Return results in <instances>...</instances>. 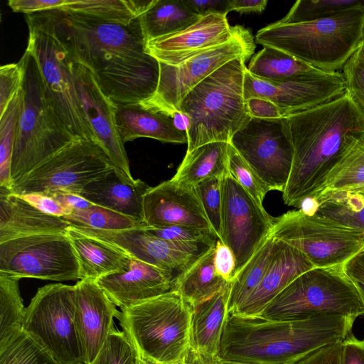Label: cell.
I'll list each match as a JSON object with an SVG mask.
<instances>
[{
	"mask_svg": "<svg viewBox=\"0 0 364 364\" xmlns=\"http://www.w3.org/2000/svg\"><path fill=\"white\" fill-rule=\"evenodd\" d=\"M271 236L300 251L318 268L343 266L364 250L362 230L300 209L274 218Z\"/></svg>",
	"mask_w": 364,
	"mask_h": 364,
	"instance_id": "30bf717a",
	"label": "cell"
},
{
	"mask_svg": "<svg viewBox=\"0 0 364 364\" xmlns=\"http://www.w3.org/2000/svg\"><path fill=\"white\" fill-rule=\"evenodd\" d=\"M323 314L357 318L364 303L343 266L314 267L294 279L259 316L272 321H297Z\"/></svg>",
	"mask_w": 364,
	"mask_h": 364,
	"instance_id": "ba28073f",
	"label": "cell"
},
{
	"mask_svg": "<svg viewBox=\"0 0 364 364\" xmlns=\"http://www.w3.org/2000/svg\"><path fill=\"white\" fill-rule=\"evenodd\" d=\"M181 364H210V360L191 348Z\"/></svg>",
	"mask_w": 364,
	"mask_h": 364,
	"instance_id": "91938a15",
	"label": "cell"
},
{
	"mask_svg": "<svg viewBox=\"0 0 364 364\" xmlns=\"http://www.w3.org/2000/svg\"><path fill=\"white\" fill-rule=\"evenodd\" d=\"M247 70L257 77L278 81L318 70L278 49L264 47L253 55Z\"/></svg>",
	"mask_w": 364,
	"mask_h": 364,
	"instance_id": "e575fe53",
	"label": "cell"
},
{
	"mask_svg": "<svg viewBox=\"0 0 364 364\" xmlns=\"http://www.w3.org/2000/svg\"><path fill=\"white\" fill-rule=\"evenodd\" d=\"M227 15L210 14L178 32L149 41L146 52L159 63L176 65L191 57L225 43L236 26H230Z\"/></svg>",
	"mask_w": 364,
	"mask_h": 364,
	"instance_id": "d6986e66",
	"label": "cell"
},
{
	"mask_svg": "<svg viewBox=\"0 0 364 364\" xmlns=\"http://www.w3.org/2000/svg\"><path fill=\"white\" fill-rule=\"evenodd\" d=\"M75 285L50 284L38 289L26 309L23 330L58 364L85 363L75 324Z\"/></svg>",
	"mask_w": 364,
	"mask_h": 364,
	"instance_id": "8fae6325",
	"label": "cell"
},
{
	"mask_svg": "<svg viewBox=\"0 0 364 364\" xmlns=\"http://www.w3.org/2000/svg\"><path fill=\"white\" fill-rule=\"evenodd\" d=\"M21 58L25 67L22 86L24 100L12 156V186L80 139L73 134L55 110L34 55L26 48Z\"/></svg>",
	"mask_w": 364,
	"mask_h": 364,
	"instance_id": "8992f818",
	"label": "cell"
},
{
	"mask_svg": "<svg viewBox=\"0 0 364 364\" xmlns=\"http://www.w3.org/2000/svg\"><path fill=\"white\" fill-rule=\"evenodd\" d=\"M355 319L342 314H323L282 321L228 313L218 359L245 364H291L348 337Z\"/></svg>",
	"mask_w": 364,
	"mask_h": 364,
	"instance_id": "3957f363",
	"label": "cell"
},
{
	"mask_svg": "<svg viewBox=\"0 0 364 364\" xmlns=\"http://www.w3.org/2000/svg\"><path fill=\"white\" fill-rule=\"evenodd\" d=\"M230 144L270 191H284L293 161V148L285 117H252L232 136Z\"/></svg>",
	"mask_w": 364,
	"mask_h": 364,
	"instance_id": "9a60e30c",
	"label": "cell"
},
{
	"mask_svg": "<svg viewBox=\"0 0 364 364\" xmlns=\"http://www.w3.org/2000/svg\"><path fill=\"white\" fill-rule=\"evenodd\" d=\"M96 280L109 299L121 309L175 290L172 274L134 258L124 270Z\"/></svg>",
	"mask_w": 364,
	"mask_h": 364,
	"instance_id": "7402d4cb",
	"label": "cell"
},
{
	"mask_svg": "<svg viewBox=\"0 0 364 364\" xmlns=\"http://www.w3.org/2000/svg\"><path fill=\"white\" fill-rule=\"evenodd\" d=\"M146 229L156 237L181 243L210 242L216 243L218 238L211 231L186 225H167L146 227Z\"/></svg>",
	"mask_w": 364,
	"mask_h": 364,
	"instance_id": "bcb514c9",
	"label": "cell"
},
{
	"mask_svg": "<svg viewBox=\"0 0 364 364\" xmlns=\"http://www.w3.org/2000/svg\"><path fill=\"white\" fill-rule=\"evenodd\" d=\"M114 168L100 146L79 139L14 183L11 192L16 195L32 193L80 195L85 186Z\"/></svg>",
	"mask_w": 364,
	"mask_h": 364,
	"instance_id": "4fadbf2b",
	"label": "cell"
},
{
	"mask_svg": "<svg viewBox=\"0 0 364 364\" xmlns=\"http://www.w3.org/2000/svg\"><path fill=\"white\" fill-rule=\"evenodd\" d=\"M210 364H245V363L227 362V361L220 360L219 359H215V360H213V361H210Z\"/></svg>",
	"mask_w": 364,
	"mask_h": 364,
	"instance_id": "be15d7a7",
	"label": "cell"
},
{
	"mask_svg": "<svg viewBox=\"0 0 364 364\" xmlns=\"http://www.w3.org/2000/svg\"><path fill=\"white\" fill-rule=\"evenodd\" d=\"M171 117L177 129L183 132H187L189 125V119L187 116L181 112L176 111L172 114Z\"/></svg>",
	"mask_w": 364,
	"mask_h": 364,
	"instance_id": "94428289",
	"label": "cell"
},
{
	"mask_svg": "<svg viewBox=\"0 0 364 364\" xmlns=\"http://www.w3.org/2000/svg\"><path fill=\"white\" fill-rule=\"evenodd\" d=\"M116 122L122 143L140 137L164 142L188 143L186 132L175 126L173 117L138 104L117 105Z\"/></svg>",
	"mask_w": 364,
	"mask_h": 364,
	"instance_id": "484cf974",
	"label": "cell"
},
{
	"mask_svg": "<svg viewBox=\"0 0 364 364\" xmlns=\"http://www.w3.org/2000/svg\"><path fill=\"white\" fill-rule=\"evenodd\" d=\"M247 59L229 61L192 89L182 100L179 112L189 119L188 149L224 141L252 118L243 95Z\"/></svg>",
	"mask_w": 364,
	"mask_h": 364,
	"instance_id": "5b68a950",
	"label": "cell"
},
{
	"mask_svg": "<svg viewBox=\"0 0 364 364\" xmlns=\"http://www.w3.org/2000/svg\"><path fill=\"white\" fill-rule=\"evenodd\" d=\"M343 340L324 346L291 364H341Z\"/></svg>",
	"mask_w": 364,
	"mask_h": 364,
	"instance_id": "681fc988",
	"label": "cell"
},
{
	"mask_svg": "<svg viewBox=\"0 0 364 364\" xmlns=\"http://www.w3.org/2000/svg\"><path fill=\"white\" fill-rule=\"evenodd\" d=\"M187 5L198 16L210 14L227 15L230 0H185Z\"/></svg>",
	"mask_w": 364,
	"mask_h": 364,
	"instance_id": "11a10c76",
	"label": "cell"
},
{
	"mask_svg": "<svg viewBox=\"0 0 364 364\" xmlns=\"http://www.w3.org/2000/svg\"><path fill=\"white\" fill-rule=\"evenodd\" d=\"M75 324L83 351L85 363L97 355L120 311L96 279H82L75 284Z\"/></svg>",
	"mask_w": 364,
	"mask_h": 364,
	"instance_id": "44dd1931",
	"label": "cell"
},
{
	"mask_svg": "<svg viewBox=\"0 0 364 364\" xmlns=\"http://www.w3.org/2000/svg\"><path fill=\"white\" fill-rule=\"evenodd\" d=\"M364 38V5L299 23L279 20L257 31L264 47L282 50L323 72H338Z\"/></svg>",
	"mask_w": 364,
	"mask_h": 364,
	"instance_id": "277c9868",
	"label": "cell"
},
{
	"mask_svg": "<svg viewBox=\"0 0 364 364\" xmlns=\"http://www.w3.org/2000/svg\"><path fill=\"white\" fill-rule=\"evenodd\" d=\"M157 0H66L58 10L105 21L130 25Z\"/></svg>",
	"mask_w": 364,
	"mask_h": 364,
	"instance_id": "1f68e13d",
	"label": "cell"
},
{
	"mask_svg": "<svg viewBox=\"0 0 364 364\" xmlns=\"http://www.w3.org/2000/svg\"><path fill=\"white\" fill-rule=\"evenodd\" d=\"M222 178H208L195 186L206 217L218 240L221 236Z\"/></svg>",
	"mask_w": 364,
	"mask_h": 364,
	"instance_id": "ee69618b",
	"label": "cell"
},
{
	"mask_svg": "<svg viewBox=\"0 0 364 364\" xmlns=\"http://www.w3.org/2000/svg\"><path fill=\"white\" fill-rule=\"evenodd\" d=\"M0 364H58L23 330L0 342Z\"/></svg>",
	"mask_w": 364,
	"mask_h": 364,
	"instance_id": "f35d334b",
	"label": "cell"
},
{
	"mask_svg": "<svg viewBox=\"0 0 364 364\" xmlns=\"http://www.w3.org/2000/svg\"><path fill=\"white\" fill-rule=\"evenodd\" d=\"M360 188H364V138L349 150L330 173L321 193Z\"/></svg>",
	"mask_w": 364,
	"mask_h": 364,
	"instance_id": "ab89813d",
	"label": "cell"
},
{
	"mask_svg": "<svg viewBox=\"0 0 364 364\" xmlns=\"http://www.w3.org/2000/svg\"><path fill=\"white\" fill-rule=\"evenodd\" d=\"M118 317L142 357L181 364L191 349L193 309L176 290L122 309Z\"/></svg>",
	"mask_w": 364,
	"mask_h": 364,
	"instance_id": "52a82bcc",
	"label": "cell"
},
{
	"mask_svg": "<svg viewBox=\"0 0 364 364\" xmlns=\"http://www.w3.org/2000/svg\"><path fill=\"white\" fill-rule=\"evenodd\" d=\"M150 188L142 180L132 179L114 168L85 186L80 196L92 204L144 223V198Z\"/></svg>",
	"mask_w": 364,
	"mask_h": 364,
	"instance_id": "cb8c5ba5",
	"label": "cell"
},
{
	"mask_svg": "<svg viewBox=\"0 0 364 364\" xmlns=\"http://www.w3.org/2000/svg\"><path fill=\"white\" fill-rule=\"evenodd\" d=\"M362 5L364 0H299L280 20L287 23L319 20Z\"/></svg>",
	"mask_w": 364,
	"mask_h": 364,
	"instance_id": "60d3db41",
	"label": "cell"
},
{
	"mask_svg": "<svg viewBox=\"0 0 364 364\" xmlns=\"http://www.w3.org/2000/svg\"><path fill=\"white\" fill-rule=\"evenodd\" d=\"M18 196L39 210L50 215L63 218L71 214L73 210L61 205L48 193H32Z\"/></svg>",
	"mask_w": 364,
	"mask_h": 364,
	"instance_id": "c3c4849f",
	"label": "cell"
},
{
	"mask_svg": "<svg viewBox=\"0 0 364 364\" xmlns=\"http://www.w3.org/2000/svg\"><path fill=\"white\" fill-rule=\"evenodd\" d=\"M228 143L215 141L187 151L174 176L175 182L196 186L210 178H223L228 174Z\"/></svg>",
	"mask_w": 364,
	"mask_h": 364,
	"instance_id": "f1b7e54d",
	"label": "cell"
},
{
	"mask_svg": "<svg viewBox=\"0 0 364 364\" xmlns=\"http://www.w3.org/2000/svg\"><path fill=\"white\" fill-rule=\"evenodd\" d=\"M141 355L127 334L114 327L90 364H140Z\"/></svg>",
	"mask_w": 364,
	"mask_h": 364,
	"instance_id": "b9f144b4",
	"label": "cell"
},
{
	"mask_svg": "<svg viewBox=\"0 0 364 364\" xmlns=\"http://www.w3.org/2000/svg\"><path fill=\"white\" fill-rule=\"evenodd\" d=\"M48 12L71 62L89 69L114 104H138L154 95L159 63L146 52L139 17L124 25L58 10Z\"/></svg>",
	"mask_w": 364,
	"mask_h": 364,
	"instance_id": "6da1fadb",
	"label": "cell"
},
{
	"mask_svg": "<svg viewBox=\"0 0 364 364\" xmlns=\"http://www.w3.org/2000/svg\"><path fill=\"white\" fill-rule=\"evenodd\" d=\"M361 46H362L363 48L364 49V38H363V43H362Z\"/></svg>",
	"mask_w": 364,
	"mask_h": 364,
	"instance_id": "03108f58",
	"label": "cell"
},
{
	"mask_svg": "<svg viewBox=\"0 0 364 364\" xmlns=\"http://www.w3.org/2000/svg\"><path fill=\"white\" fill-rule=\"evenodd\" d=\"M140 364H159L141 355Z\"/></svg>",
	"mask_w": 364,
	"mask_h": 364,
	"instance_id": "e7e4bbea",
	"label": "cell"
},
{
	"mask_svg": "<svg viewBox=\"0 0 364 364\" xmlns=\"http://www.w3.org/2000/svg\"><path fill=\"white\" fill-rule=\"evenodd\" d=\"M63 218L71 226L102 230H122L147 227L132 218L95 204L87 208L73 210L71 214Z\"/></svg>",
	"mask_w": 364,
	"mask_h": 364,
	"instance_id": "74e56055",
	"label": "cell"
},
{
	"mask_svg": "<svg viewBox=\"0 0 364 364\" xmlns=\"http://www.w3.org/2000/svg\"><path fill=\"white\" fill-rule=\"evenodd\" d=\"M230 287L192 307L191 348L210 361L218 359Z\"/></svg>",
	"mask_w": 364,
	"mask_h": 364,
	"instance_id": "4316f807",
	"label": "cell"
},
{
	"mask_svg": "<svg viewBox=\"0 0 364 364\" xmlns=\"http://www.w3.org/2000/svg\"><path fill=\"white\" fill-rule=\"evenodd\" d=\"M222 198L219 240L233 254L235 275L271 235L274 218L229 173L222 178Z\"/></svg>",
	"mask_w": 364,
	"mask_h": 364,
	"instance_id": "2e32d148",
	"label": "cell"
},
{
	"mask_svg": "<svg viewBox=\"0 0 364 364\" xmlns=\"http://www.w3.org/2000/svg\"><path fill=\"white\" fill-rule=\"evenodd\" d=\"M255 50L251 32L236 26L233 36L224 44L200 52L176 65L159 62L156 90L149 99L139 104L171 116L179 112L182 100L197 85L229 61L240 58L247 60Z\"/></svg>",
	"mask_w": 364,
	"mask_h": 364,
	"instance_id": "7c38bea8",
	"label": "cell"
},
{
	"mask_svg": "<svg viewBox=\"0 0 364 364\" xmlns=\"http://www.w3.org/2000/svg\"><path fill=\"white\" fill-rule=\"evenodd\" d=\"M279 241L271 235L230 282L228 313H235L263 279L278 249Z\"/></svg>",
	"mask_w": 364,
	"mask_h": 364,
	"instance_id": "d6a6232c",
	"label": "cell"
},
{
	"mask_svg": "<svg viewBox=\"0 0 364 364\" xmlns=\"http://www.w3.org/2000/svg\"><path fill=\"white\" fill-rule=\"evenodd\" d=\"M285 118L293 161L282 198L299 208L305 199L321 193L330 173L364 138V117L345 94Z\"/></svg>",
	"mask_w": 364,
	"mask_h": 364,
	"instance_id": "7a4b0ae2",
	"label": "cell"
},
{
	"mask_svg": "<svg viewBox=\"0 0 364 364\" xmlns=\"http://www.w3.org/2000/svg\"><path fill=\"white\" fill-rule=\"evenodd\" d=\"M200 17L185 0H157L139 19L146 43L181 31Z\"/></svg>",
	"mask_w": 364,
	"mask_h": 364,
	"instance_id": "4dcf8cb0",
	"label": "cell"
},
{
	"mask_svg": "<svg viewBox=\"0 0 364 364\" xmlns=\"http://www.w3.org/2000/svg\"><path fill=\"white\" fill-rule=\"evenodd\" d=\"M228 168L234 179L261 205L269 187L257 175L235 149L228 143Z\"/></svg>",
	"mask_w": 364,
	"mask_h": 364,
	"instance_id": "7bdbcfd3",
	"label": "cell"
},
{
	"mask_svg": "<svg viewBox=\"0 0 364 364\" xmlns=\"http://www.w3.org/2000/svg\"><path fill=\"white\" fill-rule=\"evenodd\" d=\"M346 92L342 73L318 71L278 80L255 77L246 68L243 95L267 99L274 102L283 116L311 109L343 96Z\"/></svg>",
	"mask_w": 364,
	"mask_h": 364,
	"instance_id": "e0dca14e",
	"label": "cell"
},
{
	"mask_svg": "<svg viewBox=\"0 0 364 364\" xmlns=\"http://www.w3.org/2000/svg\"><path fill=\"white\" fill-rule=\"evenodd\" d=\"M65 0H9V7L17 13L32 14L59 10Z\"/></svg>",
	"mask_w": 364,
	"mask_h": 364,
	"instance_id": "f907efd6",
	"label": "cell"
},
{
	"mask_svg": "<svg viewBox=\"0 0 364 364\" xmlns=\"http://www.w3.org/2000/svg\"><path fill=\"white\" fill-rule=\"evenodd\" d=\"M214 261L218 274L231 282L235 275V257L231 250L219 240L215 245Z\"/></svg>",
	"mask_w": 364,
	"mask_h": 364,
	"instance_id": "816d5d0a",
	"label": "cell"
},
{
	"mask_svg": "<svg viewBox=\"0 0 364 364\" xmlns=\"http://www.w3.org/2000/svg\"><path fill=\"white\" fill-rule=\"evenodd\" d=\"M25 76L23 60L16 63L4 65L0 68V115H1L16 93L22 88Z\"/></svg>",
	"mask_w": 364,
	"mask_h": 364,
	"instance_id": "7dc6e473",
	"label": "cell"
},
{
	"mask_svg": "<svg viewBox=\"0 0 364 364\" xmlns=\"http://www.w3.org/2000/svg\"><path fill=\"white\" fill-rule=\"evenodd\" d=\"M355 285L361 299L364 303V279L362 278H350Z\"/></svg>",
	"mask_w": 364,
	"mask_h": 364,
	"instance_id": "6125c7cd",
	"label": "cell"
},
{
	"mask_svg": "<svg viewBox=\"0 0 364 364\" xmlns=\"http://www.w3.org/2000/svg\"><path fill=\"white\" fill-rule=\"evenodd\" d=\"M144 222L151 228L186 225L215 233L196 187L181 185L172 179L151 187L146 193Z\"/></svg>",
	"mask_w": 364,
	"mask_h": 364,
	"instance_id": "ffe728a7",
	"label": "cell"
},
{
	"mask_svg": "<svg viewBox=\"0 0 364 364\" xmlns=\"http://www.w3.org/2000/svg\"><path fill=\"white\" fill-rule=\"evenodd\" d=\"M70 227L63 218L48 215L0 187V243L37 235H67Z\"/></svg>",
	"mask_w": 364,
	"mask_h": 364,
	"instance_id": "603a6c76",
	"label": "cell"
},
{
	"mask_svg": "<svg viewBox=\"0 0 364 364\" xmlns=\"http://www.w3.org/2000/svg\"><path fill=\"white\" fill-rule=\"evenodd\" d=\"M26 21V48L36 58L55 110L73 134L98 145L78 98L68 51L55 33L49 12L27 14Z\"/></svg>",
	"mask_w": 364,
	"mask_h": 364,
	"instance_id": "9c48e42d",
	"label": "cell"
},
{
	"mask_svg": "<svg viewBox=\"0 0 364 364\" xmlns=\"http://www.w3.org/2000/svg\"><path fill=\"white\" fill-rule=\"evenodd\" d=\"M341 364H364V340L352 334L343 340Z\"/></svg>",
	"mask_w": 364,
	"mask_h": 364,
	"instance_id": "db71d44e",
	"label": "cell"
},
{
	"mask_svg": "<svg viewBox=\"0 0 364 364\" xmlns=\"http://www.w3.org/2000/svg\"><path fill=\"white\" fill-rule=\"evenodd\" d=\"M0 274L56 282L80 279L77 257L64 234L32 235L0 243Z\"/></svg>",
	"mask_w": 364,
	"mask_h": 364,
	"instance_id": "5bb4252c",
	"label": "cell"
},
{
	"mask_svg": "<svg viewBox=\"0 0 364 364\" xmlns=\"http://www.w3.org/2000/svg\"><path fill=\"white\" fill-rule=\"evenodd\" d=\"M81 364H85V363H81Z\"/></svg>",
	"mask_w": 364,
	"mask_h": 364,
	"instance_id": "003e7915",
	"label": "cell"
},
{
	"mask_svg": "<svg viewBox=\"0 0 364 364\" xmlns=\"http://www.w3.org/2000/svg\"><path fill=\"white\" fill-rule=\"evenodd\" d=\"M314 199L312 213L364 232V188L325 191Z\"/></svg>",
	"mask_w": 364,
	"mask_h": 364,
	"instance_id": "836d02e7",
	"label": "cell"
},
{
	"mask_svg": "<svg viewBox=\"0 0 364 364\" xmlns=\"http://www.w3.org/2000/svg\"><path fill=\"white\" fill-rule=\"evenodd\" d=\"M71 70L82 111L98 145L115 168L133 179L124 145L117 129V105L102 92L89 69L71 62Z\"/></svg>",
	"mask_w": 364,
	"mask_h": 364,
	"instance_id": "ac0fdd59",
	"label": "cell"
},
{
	"mask_svg": "<svg viewBox=\"0 0 364 364\" xmlns=\"http://www.w3.org/2000/svg\"><path fill=\"white\" fill-rule=\"evenodd\" d=\"M343 267L350 278L364 279V250L352 257Z\"/></svg>",
	"mask_w": 364,
	"mask_h": 364,
	"instance_id": "680465c9",
	"label": "cell"
},
{
	"mask_svg": "<svg viewBox=\"0 0 364 364\" xmlns=\"http://www.w3.org/2000/svg\"><path fill=\"white\" fill-rule=\"evenodd\" d=\"M279 241L278 249L261 283L233 314L259 316L294 279L314 267L300 251Z\"/></svg>",
	"mask_w": 364,
	"mask_h": 364,
	"instance_id": "d4e9b609",
	"label": "cell"
},
{
	"mask_svg": "<svg viewBox=\"0 0 364 364\" xmlns=\"http://www.w3.org/2000/svg\"><path fill=\"white\" fill-rule=\"evenodd\" d=\"M19 280L0 274V342L23 331L26 308L21 296Z\"/></svg>",
	"mask_w": 364,
	"mask_h": 364,
	"instance_id": "8d00e7d4",
	"label": "cell"
},
{
	"mask_svg": "<svg viewBox=\"0 0 364 364\" xmlns=\"http://www.w3.org/2000/svg\"><path fill=\"white\" fill-rule=\"evenodd\" d=\"M346 94L364 117V49L362 46L342 68Z\"/></svg>",
	"mask_w": 364,
	"mask_h": 364,
	"instance_id": "f6af8a7d",
	"label": "cell"
},
{
	"mask_svg": "<svg viewBox=\"0 0 364 364\" xmlns=\"http://www.w3.org/2000/svg\"><path fill=\"white\" fill-rule=\"evenodd\" d=\"M267 0H230L229 12L235 11L238 13H260L267 4Z\"/></svg>",
	"mask_w": 364,
	"mask_h": 364,
	"instance_id": "9f6ffc18",
	"label": "cell"
},
{
	"mask_svg": "<svg viewBox=\"0 0 364 364\" xmlns=\"http://www.w3.org/2000/svg\"><path fill=\"white\" fill-rule=\"evenodd\" d=\"M246 105L251 117L262 119H277L284 118L281 109L272 101L252 97L247 100Z\"/></svg>",
	"mask_w": 364,
	"mask_h": 364,
	"instance_id": "f5cc1de1",
	"label": "cell"
},
{
	"mask_svg": "<svg viewBox=\"0 0 364 364\" xmlns=\"http://www.w3.org/2000/svg\"><path fill=\"white\" fill-rule=\"evenodd\" d=\"M55 198L61 205L73 210L84 209L92 205L80 195L68 193H48Z\"/></svg>",
	"mask_w": 364,
	"mask_h": 364,
	"instance_id": "6f0895ef",
	"label": "cell"
},
{
	"mask_svg": "<svg viewBox=\"0 0 364 364\" xmlns=\"http://www.w3.org/2000/svg\"><path fill=\"white\" fill-rule=\"evenodd\" d=\"M214 259L215 246L175 279V290L191 307L230 285L216 272Z\"/></svg>",
	"mask_w": 364,
	"mask_h": 364,
	"instance_id": "f546056e",
	"label": "cell"
},
{
	"mask_svg": "<svg viewBox=\"0 0 364 364\" xmlns=\"http://www.w3.org/2000/svg\"><path fill=\"white\" fill-rule=\"evenodd\" d=\"M24 100L21 88L0 115V187L11 191L12 156Z\"/></svg>",
	"mask_w": 364,
	"mask_h": 364,
	"instance_id": "d590c367",
	"label": "cell"
},
{
	"mask_svg": "<svg viewBox=\"0 0 364 364\" xmlns=\"http://www.w3.org/2000/svg\"><path fill=\"white\" fill-rule=\"evenodd\" d=\"M67 235L79 263L80 279H97L122 271L132 259L115 246L81 233L71 225Z\"/></svg>",
	"mask_w": 364,
	"mask_h": 364,
	"instance_id": "83f0119b",
	"label": "cell"
}]
</instances>
